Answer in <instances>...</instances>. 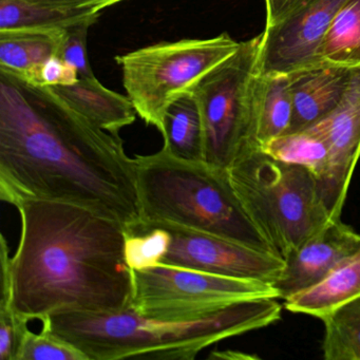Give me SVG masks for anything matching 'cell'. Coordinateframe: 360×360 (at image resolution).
<instances>
[{"label":"cell","mask_w":360,"mask_h":360,"mask_svg":"<svg viewBox=\"0 0 360 360\" xmlns=\"http://www.w3.org/2000/svg\"><path fill=\"white\" fill-rule=\"evenodd\" d=\"M360 297V250L337 265L324 279L284 300L285 309L321 319Z\"/></svg>","instance_id":"obj_15"},{"label":"cell","mask_w":360,"mask_h":360,"mask_svg":"<svg viewBox=\"0 0 360 360\" xmlns=\"http://www.w3.org/2000/svg\"><path fill=\"white\" fill-rule=\"evenodd\" d=\"M360 250V235L341 221H332L284 259L281 275L273 283L278 299L319 283L337 265Z\"/></svg>","instance_id":"obj_12"},{"label":"cell","mask_w":360,"mask_h":360,"mask_svg":"<svg viewBox=\"0 0 360 360\" xmlns=\"http://www.w3.org/2000/svg\"><path fill=\"white\" fill-rule=\"evenodd\" d=\"M277 300L267 297L241 301L195 320L147 318L131 307L112 313L52 316L41 322L43 328L81 349L88 360H191L214 343L277 322L282 311Z\"/></svg>","instance_id":"obj_3"},{"label":"cell","mask_w":360,"mask_h":360,"mask_svg":"<svg viewBox=\"0 0 360 360\" xmlns=\"http://www.w3.org/2000/svg\"><path fill=\"white\" fill-rule=\"evenodd\" d=\"M101 7H62L28 0H0V32L58 31L86 22H96Z\"/></svg>","instance_id":"obj_17"},{"label":"cell","mask_w":360,"mask_h":360,"mask_svg":"<svg viewBox=\"0 0 360 360\" xmlns=\"http://www.w3.org/2000/svg\"><path fill=\"white\" fill-rule=\"evenodd\" d=\"M20 243L9 257L12 303L43 320L132 307L134 271L126 262L127 229L82 206L30 200L16 205Z\"/></svg>","instance_id":"obj_2"},{"label":"cell","mask_w":360,"mask_h":360,"mask_svg":"<svg viewBox=\"0 0 360 360\" xmlns=\"http://www.w3.org/2000/svg\"><path fill=\"white\" fill-rule=\"evenodd\" d=\"M309 128L318 132L328 146L330 162L320 189L330 217L337 220L340 219L360 158V67L354 68L338 106Z\"/></svg>","instance_id":"obj_11"},{"label":"cell","mask_w":360,"mask_h":360,"mask_svg":"<svg viewBox=\"0 0 360 360\" xmlns=\"http://www.w3.org/2000/svg\"><path fill=\"white\" fill-rule=\"evenodd\" d=\"M239 46V41L223 33L207 39L161 41L117 56L115 60L136 115L162 134L168 107L191 92Z\"/></svg>","instance_id":"obj_7"},{"label":"cell","mask_w":360,"mask_h":360,"mask_svg":"<svg viewBox=\"0 0 360 360\" xmlns=\"http://www.w3.org/2000/svg\"><path fill=\"white\" fill-rule=\"evenodd\" d=\"M172 243V233L163 226L140 225L126 233L125 259L134 271L161 264Z\"/></svg>","instance_id":"obj_23"},{"label":"cell","mask_w":360,"mask_h":360,"mask_svg":"<svg viewBox=\"0 0 360 360\" xmlns=\"http://www.w3.org/2000/svg\"><path fill=\"white\" fill-rule=\"evenodd\" d=\"M353 71L322 63L288 73L294 107L290 132L307 129L328 117L343 98Z\"/></svg>","instance_id":"obj_13"},{"label":"cell","mask_w":360,"mask_h":360,"mask_svg":"<svg viewBox=\"0 0 360 360\" xmlns=\"http://www.w3.org/2000/svg\"><path fill=\"white\" fill-rule=\"evenodd\" d=\"M134 159L141 225H176L275 254L244 210L227 169L183 161L163 149Z\"/></svg>","instance_id":"obj_4"},{"label":"cell","mask_w":360,"mask_h":360,"mask_svg":"<svg viewBox=\"0 0 360 360\" xmlns=\"http://www.w3.org/2000/svg\"><path fill=\"white\" fill-rule=\"evenodd\" d=\"M32 3L62 6V7H101L106 10L124 0H28Z\"/></svg>","instance_id":"obj_28"},{"label":"cell","mask_w":360,"mask_h":360,"mask_svg":"<svg viewBox=\"0 0 360 360\" xmlns=\"http://www.w3.org/2000/svg\"><path fill=\"white\" fill-rule=\"evenodd\" d=\"M307 0H264L265 27L273 26L298 9Z\"/></svg>","instance_id":"obj_27"},{"label":"cell","mask_w":360,"mask_h":360,"mask_svg":"<svg viewBox=\"0 0 360 360\" xmlns=\"http://www.w3.org/2000/svg\"><path fill=\"white\" fill-rule=\"evenodd\" d=\"M157 226L165 227L172 233L169 250L161 264L255 280L271 286L284 267V259L274 252L176 225Z\"/></svg>","instance_id":"obj_9"},{"label":"cell","mask_w":360,"mask_h":360,"mask_svg":"<svg viewBox=\"0 0 360 360\" xmlns=\"http://www.w3.org/2000/svg\"><path fill=\"white\" fill-rule=\"evenodd\" d=\"M288 73L261 75L257 84V141L259 146L288 134L292 122Z\"/></svg>","instance_id":"obj_19"},{"label":"cell","mask_w":360,"mask_h":360,"mask_svg":"<svg viewBox=\"0 0 360 360\" xmlns=\"http://www.w3.org/2000/svg\"><path fill=\"white\" fill-rule=\"evenodd\" d=\"M262 33L241 41L237 51L191 90L199 103L205 162L229 169L242 155L259 148L257 84Z\"/></svg>","instance_id":"obj_6"},{"label":"cell","mask_w":360,"mask_h":360,"mask_svg":"<svg viewBox=\"0 0 360 360\" xmlns=\"http://www.w3.org/2000/svg\"><path fill=\"white\" fill-rule=\"evenodd\" d=\"M16 360H88L81 349L48 328L25 332Z\"/></svg>","instance_id":"obj_24"},{"label":"cell","mask_w":360,"mask_h":360,"mask_svg":"<svg viewBox=\"0 0 360 360\" xmlns=\"http://www.w3.org/2000/svg\"><path fill=\"white\" fill-rule=\"evenodd\" d=\"M0 199L63 202L142 224L136 159L51 87L0 70Z\"/></svg>","instance_id":"obj_1"},{"label":"cell","mask_w":360,"mask_h":360,"mask_svg":"<svg viewBox=\"0 0 360 360\" xmlns=\"http://www.w3.org/2000/svg\"><path fill=\"white\" fill-rule=\"evenodd\" d=\"M51 88L96 127L115 136L136 121V111L129 98L105 87L96 77H79L73 85Z\"/></svg>","instance_id":"obj_14"},{"label":"cell","mask_w":360,"mask_h":360,"mask_svg":"<svg viewBox=\"0 0 360 360\" xmlns=\"http://www.w3.org/2000/svg\"><path fill=\"white\" fill-rule=\"evenodd\" d=\"M318 54L322 63L360 67V0L343 4L324 35Z\"/></svg>","instance_id":"obj_21"},{"label":"cell","mask_w":360,"mask_h":360,"mask_svg":"<svg viewBox=\"0 0 360 360\" xmlns=\"http://www.w3.org/2000/svg\"><path fill=\"white\" fill-rule=\"evenodd\" d=\"M163 150L187 162H205V141L199 103L193 92L176 98L164 119Z\"/></svg>","instance_id":"obj_18"},{"label":"cell","mask_w":360,"mask_h":360,"mask_svg":"<svg viewBox=\"0 0 360 360\" xmlns=\"http://www.w3.org/2000/svg\"><path fill=\"white\" fill-rule=\"evenodd\" d=\"M259 149L277 161L307 168L319 183L326 178L330 151L326 140L311 128L271 139Z\"/></svg>","instance_id":"obj_20"},{"label":"cell","mask_w":360,"mask_h":360,"mask_svg":"<svg viewBox=\"0 0 360 360\" xmlns=\"http://www.w3.org/2000/svg\"><path fill=\"white\" fill-rule=\"evenodd\" d=\"M79 77V71L75 67L66 64L58 56H52L41 66L37 84L47 87L69 86L77 83Z\"/></svg>","instance_id":"obj_26"},{"label":"cell","mask_w":360,"mask_h":360,"mask_svg":"<svg viewBox=\"0 0 360 360\" xmlns=\"http://www.w3.org/2000/svg\"><path fill=\"white\" fill-rule=\"evenodd\" d=\"M227 172L250 220L282 259L334 221L319 180L307 168L277 161L256 148Z\"/></svg>","instance_id":"obj_5"},{"label":"cell","mask_w":360,"mask_h":360,"mask_svg":"<svg viewBox=\"0 0 360 360\" xmlns=\"http://www.w3.org/2000/svg\"><path fill=\"white\" fill-rule=\"evenodd\" d=\"M347 0H307L284 20L265 27L260 51V75L290 73L322 64L320 44Z\"/></svg>","instance_id":"obj_10"},{"label":"cell","mask_w":360,"mask_h":360,"mask_svg":"<svg viewBox=\"0 0 360 360\" xmlns=\"http://www.w3.org/2000/svg\"><path fill=\"white\" fill-rule=\"evenodd\" d=\"M66 31L0 32V70L37 84L44 63L60 58Z\"/></svg>","instance_id":"obj_16"},{"label":"cell","mask_w":360,"mask_h":360,"mask_svg":"<svg viewBox=\"0 0 360 360\" xmlns=\"http://www.w3.org/2000/svg\"><path fill=\"white\" fill-rule=\"evenodd\" d=\"M94 24V22H86L69 28L60 50V58L66 64L75 67L81 77H94L87 53L88 31Z\"/></svg>","instance_id":"obj_25"},{"label":"cell","mask_w":360,"mask_h":360,"mask_svg":"<svg viewBox=\"0 0 360 360\" xmlns=\"http://www.w3.org/2000/svg\"><path fill=\"white\" fill-rule=\"evenodd\" d=\"M326 360H360V297L321 318Z\"/></svg>","instance_id":"obj_22"},{"label":"cell","mask_w":360,"mask_h":360,"mask_svg":"<svg viewBox=\"0 0 360 360\" xmlns=\"http://www.w3.org/2000/svg\"><path fill=\"white\" fill-rule=\"evenodd\" d=\"M267 297L277 294L265 282L160 264L134 271L132 307L147 318L195 320L233 303Z\"/></svg>","instance_id":"obj_8"}]
</instances>
